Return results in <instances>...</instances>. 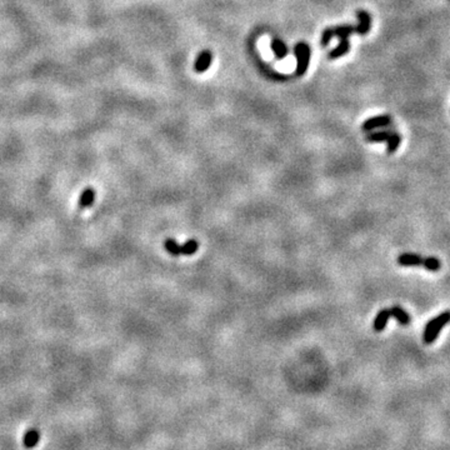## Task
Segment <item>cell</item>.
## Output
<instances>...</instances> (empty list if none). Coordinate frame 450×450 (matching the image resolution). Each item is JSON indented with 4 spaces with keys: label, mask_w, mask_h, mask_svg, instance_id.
<instances>
[{
    "label": "cell",
    "mask_w": 450,
    "mask_h": 450,
    "mask_svg": "<svg viewBox=\"0 0 450 450\" xmlns=\"http://www.w3.org/2000/svg\"><path fill=\"white\" fill-rule=\"evenodd\" d=\"M393 133V130L370 131V134L365 138V140H367L368 143H386Z\"/></svg>",
    "instance_id": "4fadbf2b"
},
{
    "label": "cell",
    "mask_w": 450,
    "mask_h": 450,
    "mask_svg": "<svg viewBox=\"0 0 450 450\" xmlns=\"http://www.w3.org/2000/svg\"><path fill=\"white\" fill-rule=\"evenodd\" d=\"M356 16H358V25L355 27V33L359 35H365L370 32L371 28V16L370 14L365 10H358L356 12Z\"/></svg>",
    "instance_id": "8992f818"
},
{
    "label": "cell",
    "mask_w": 450,
    "mask_h": 450,
    "mask_svg": "<svg viewBox=\"0 0 450 450\" xmlns=\"http://www.w3.org/2000/svg\"><path fill=\"white\" fill-rule=\"evenodd\" d=\"M402 139H403L402 135H400L399 133H397V131H394L390 135V138L388 139V142H386V144H388V146H386V153H388V154H394V153L398 150V148H399Z\"/></svg>",
    "instance_id": "2e32d148"
},
{
    "label": "cell",
    "mask_w": 450,
    "mask_h": 450,
    "mask_svg": "<svg viewBox=\"0 0 450 450\" xmlns=\"http://www.w3.org/2000/svg\"><path fill=\"white\" fill-rule=\"evenodd\" d=\"M95 199V192L93 188H86L83 192V194L79 198V207L81 209H86V208L92 207Z\"/></svg>",
    "instance_id": "9a60e30c"
},
{
    "label": "cell",
    "mask_w": 450,
    "mask_h": 450,
    "mask_svg": "<svg viewBox=\"0 0 450 450\" xmlns=\"http://www.w3.org/2000/svg\"><path fill=\"white\" fill-rule=\"evenodd\" d=\"M355 27H353V25H340V27L326 28L323 32V34H321V45L326 47L334 36H338L339 39L349 38L352 34L355 33Z\"/></svg>",
    "instance_id": "277c9868"
},
{
    "label": "cell",
    "mask_w": 450,
    "mask_h": 450,
    "mask_svg": "<svg viewBox=\"0 0 450 450\" xmlns=\"http://www.w3.org/2000/svg\"><path fill=\"white\" fill-rule=\"evenodd\" d=\"M448 323H450V310L443 311L441 314L436 315L435 318H433L432 320L428 321L425 325L423 334V340L425 344H433L438 338L439 333L441 332V329L444 328Z\"/></svg>",
    "instance_id": "6da1fadb"
},
{
    "label": "cell",
    "mask_w": 450,
    "mask_h": 450,
    "mask_svg": "<svg viewBox=\"0 0 450 450\" xmlns=\"http://www.w3.org/2000/svg\"><path fill=\"white\" fill-rule=\"evenodd\" d=\"M389 311H390V317L395 318L400 325H409L412 321L410 315L402 306H391V308H389Z\"/></svg>",
    "instance_id": "30bf717a"
},
{
    "label": "cell",
    "mask_w": 450,
    "mask_h": 450,
    "mask_svg": "<svg viewBox=\"0 0 450 450\" xmlns=\"http://www.w3.org/2000/svg\"><path fill=\"white\" fill-rule=\"evenodd\" d=\"M423 267L429 272L436 273L441 269V261L436 257H428V258H424Z\"/></svg>",
    "instance_id": "e0dca14e"
},
{
    "label": "cell",
    "mask_w": 450,
    "mask_h": 450,
    "mask_svg": "<svg viewBox=\"0 0 450 450\" xmlns=\"http://www.w3.org/2000/svg\"><path fill=\"white\" fill-rule=\"evenodd\" d=\"M211 62H213V54L209 50H203L196 58L194 69H195L196 73H205L208 69L210 68Z\"/></svg>",
    "instance_id": "ba28073f"
},
{
    "label": "cell",
    "mask_w": 450,
    "mask_h": 450,
    "mask_svg": "<svg viewBox=\"0 0 450 450\" xmlns=\"http://www.w3.org/2000/svg\"><path fill=\"white\" fill-rule=\"evenodd\" d=\"M166 252L172 254L173 257H179V255H193L195 254L199 248V243L195 239L188 240L184 245H179L174 239L168 238L164 243Z\"/></svg>",
    "instance_id": "7a4b0ae2"
},
{
    "label": "cell",
    "mask_w": 450,
    "mask_h": 450,
    "mask_svg": "<svg viewBox=\"0 0 450 450\" xmlns=\"http://www.w3.org/2000/svg\"><path fill=\"white\" fill-rule=\"evenodd\" d=\"M350 50V42L349 38H344V39H339V45L337 48H334L330 53H329V59H338V58H341L345 54L349 53Z\"/></svg>",
    "instance_id": "9c48e42d"
},
{
    "label": "cell",
    "mask_w": 450,
    "mask_h": 450,
    "mask_svg": "<svg viewBox=\"0 0 450 450\" xmlns=\"http://www.w3.org/2000/svg\"><path fill=\"white\" fill-rule=\"evenodd\" d=\"M389 318H390V311H389V308L388 309H382V310H380L379 313L376 314L375 319H374V323H373L374 330H375V332H378V333L383 332V330H384V328H385V325H386V323H388Z\"/></svg>",
    "instance_id": "8fae6325"
},
{
    "label": "cell",
    "mask_w": 450,
    "mask_h": 450,
    "mask_svg": "<svg viewBox=\"0 0 450 450\" xmlns=\"http://www.w3.org/2000/svg\"><path fill=\"white\" fill-rule=\"evenodd\" d=\"M40 440V432L35 428H32V429L28 430L25 433V435H24L23 443L24 447L27 448V449H33L34 447H36Z\"/></svg>",
    "instance_id": "7c38bea8"
},
{
    "label": "cell",
    "mask_w": 450,
    "mask_h": 450,
    "mask_svg": "<svg viewBox=\"0 0 450 450\" xmlns=\"http://www.w3.org/2000/svg\"><path fill=\"white\" fill-rule=\"evenodd\" d=\"M400 267H420L423 265L424 257L414 253H403L397 259Z\"/></svg>",
    "instance_id": "52a82bcc"
},
{
    "label": "cell",
    "mask_w": 450,
    "mask_h": 450,
    "mask_svg": "<svg viewBox=\"0 0 450 450\" xmlns=\"http://www.w3.org/2000/svg\"><path fill=\"white\" fill-rule=\"evenodd\" d=\"M393 123V118L388 114H384V115H376L373 116V118L367 119L363 125H361V130L363 131H371L375 130V129H379V128H384L386 125L391 124Z\"/></svg>",
    "instance_id": "5b68a950"
},
{
    "label": "cell",
    "mask_w": 450,
    "mask_h": 450,
    "mask_svg": "<svg viewBox=\"0 0 450 450\" xmlns=\"http://www.w3.org/2000/svg\"><path fill=\"white\" fill-rule=\"evenodd\" d=\"M270 47H272L274 55L278 59H284L285 56L288 55V47L285 45L284 42H281L279 39H273L272 43H270Z\"/></svg>",
    "instance_id": "5bb4252c"
},
{
    "label": "cell",
    "mask_w": 450,
    "mask_h": 450,
    "mask_svg": "<svg viewBox=\"0 0 450 450\" xmlns=\"http://www.w3.org/2000/svg\"><path fill=\"white\" fill-rule=\"evenodd\" d=\"M294 53H295L296 58V74L304 75L305 71L308 70L309 63H310V48L305 43H299V44L295 45Z\"/></svg>",
    "instance_id": "3957f363"
}]
</instances>
